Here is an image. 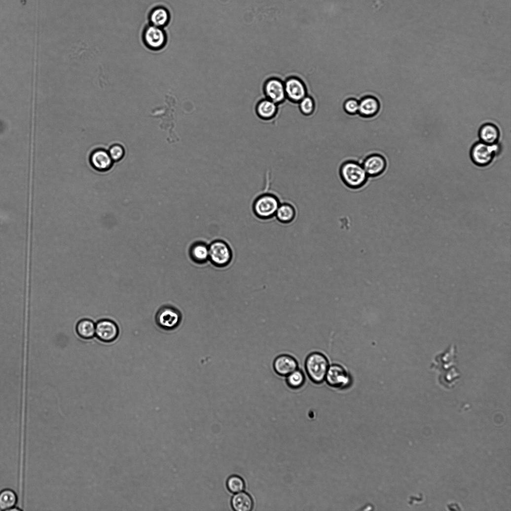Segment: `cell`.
I'll use <instances>...</instances> for the list:
<instances>
[{"mask_svg": "<svg viewBox=\"0 0 511 511\" xmlns=\"http://www.w3.org/2000/svg\"><path fill=\"white\" fill-rule=\"evenodd\" d=\"M76 330L80 337L83 339H91L96 334V325L91 320L82 319L77 324Z\"/></svg>", "mask_w": 511, "mask_h": 511, "instance_id": "obj_21", "label": "cell"}, {"mask_svg": "<svg viewBox=\"0 0 511 511\" xmlns=\"http://www.w3.org/2000/svg\"><path fill=\"white\" fill-rule=\"evenodd\" d=\"M228 490L232 493L236 494L244 491L245 483L242 477L236 475L230 476L226 482Z\"/></svg>", "mask_w": 511, "mask_h": 511, "instance_id": "obj_25", "label": "cell"}, {"mask_svg": "<svg viewBox=\"0 0 511 511\" xmlns=\"http://www.w3.org/2000/svg\"><path fill=\"white\" fill-rule=\"evenodd\" d=\"M380 109V104L377 98L367 95L359 101L358 114L364 118H371L378 114Z\"/></svg>", "mask_w": 511, "mask_h": 511, "instance_id": "obj_14", "label": "cell"}, {"mask_svg": "<svg viewBox=\"0 0 511 511\" xmlns=\"http://www.w3.org/2000/svg\"><path fill=\"white\" fill-rule=\"evenodd\" d=\"M18 502L16 492L10 489H5L0 492V510L11 511Z\"/></svg>", "mask_w": 511, "mask_h": 511, "instance_id": "obj_20", "label": "cell"}, {"mask_svg": "<svg viewBox=\"0 0 511 511\" xmlns=\"http://www.w3.org/2000/svg\"><path fill=\"white\" fill-rule=\"evenodd\" d=\"M90 160L92 166L99 172L107 171L112 165L113 160L109 153L102 149L94 151L90 156Z\"/></svg>", "mask_w": 511, "mask_h": 511, "instance_id": "obj_16", "label": "cell"}, {"mask_svg": "<svg viewBox=\"0 0 511 511\" xmlns=\"http://www.w3.org/2000/svg\"><path fill=\"white\" fill-rule=\"evenodd\" d=\"M339 175L345 184L352 189L363 187L369 178L362 164L353 160L347 161L340 166Z\"/></svg>", "mask_w": 511, "mask_h": 511, "instance_id": "obj_1", "label": "cell"}, {"mask_svg": "<svg viewBox=\"0 0 511 511\" xmlns=\"http://www.w3.org/2000/svg\"><path fill=\"white\" fill-rule=\"evenodd\" d=\"M275 216L279 222L288 224L295 219L296 211L293 206L290 203L280 204Z\"/></svg>", "mask_w": 511, "mask_h": 511, "instance_id": "obj_19", "label": "cell"}, {"mask_svg": "<svg viewBox=\"0 0 511 511\" xmlns=\"http://www.w3.org/2000/svg\"><path fill=\"white\" fill-rule=\"evenodd\" d=\"M325 380L329 387L340 390L350 388L353 382L351 375L343 366L338 364L329 365Z\"/></svg>", "mask_w": 511, "mask_h": 511, "instance_id": "obj_5", "label": "cell"}, {"mask_svg": "<svg viewBox=\"0 0 511 511\" xmlns=\"http://www.w3.org/2000/svg\"><path fill=\"white\" fill-rule=\"evenodd\" d=\"M231 504L235 511H250L254 507L252 498L243 491L235 494L231 499Z\"/></svg>", "mask_w": 511, "mask_h": 511, "instance_id": "obj_18", "label": "cell"}, {"mask_svg": "<svg viewBox=\"0 0 511 511\" xmlns=\"http://www.w3.org/2000/svg\"><path fill=\"white\" fill-rule=\"evenodd\" d=\"M264 93L266 99L278 105L283 104L287 99L284 83L277 78H270L266 82Z\"/></svg>", "mask_w": 511, "mask_h": 511, "instance_id": "obj_10", "label": "cell"}, {"mask_svg": "<svg viewBox=\"0 0 511 511\" xmlns=\"http://www.w3.org/2000/svg\"><path fill=\"white\" fill-rule=\"evenodd\" d=\"M329 366L327 357L320 352H313L307 357L305 368L308 376L316 384H321L325 380Z\"/></svg>", "mask_w": 511, "mask_h": 511, "instance_id": "obj_2", "label": "cell"}, {"mask_svg": "<svg viewBox=\"0 0 511 511\" xmlns=\"http://www.w3.org/2000/svg\"><path fill=\"white\" fill-rule=\"evenodd\" d=\"M232 257L230 247L224 241H215L209 246V260L216 267L227 266L231 263Z\"/></svg>", "mask_w": 511, "mask_h": 511, "instance_id": "obj_4", "label": "cell"}, {"mask_svg": "<svg viewBox=\"0 0 511 511\" xmlns=\"http://www.w3.org/2000/svg\"><path fill=\"white\" fill-rule=\"evenodd\" d=\"M499 151V147L497 144L489 145L479 142L473 146L471 156L473 161L476 165L486 166L492 162Z\"/></svg>", "mask_w": 511, "mask_h": 511, "instance_id": "obj_7", "label": "cell"}, {"mask_svg": "<svg viewBox=\"0 0 511 511\" xmlns=\"http://www.w3.org/2000/svg\"><path fill=\"white\" fill-rule=\"evenodd\" d=\"M96 334L101 341L111 343L117 338L119 328L116 324L112 321L102 320L96 325Z\"/></svg>", "mask_w": 511, "mask_h": 511, "instance_id": "obj_11", "label": "cell"}, {"mask_svg": "<svg viewBox=\"0 0 511 511\" xmlns=\"http://www.w3.org/2000/svg\"><path fill=\"white\" fill-rule=\"evenodd\" d=\"M182 321L181 313L175 308L165 306L160 308L155 316L157 326L165 330H173L177 328Z\"/></svg>", "mask_w": 511, "mask_h": 511, "instance_id": "obj_6", "label": "cell"}, {"mask_svg": "<svg viewBox=\"0 0 511 511\" xmlns=\"http://www.w3.org/2000/svg\"><path fill=\"white\" fill-rule=\"evenodd\" d=\"M280 204L276 195L265 193L255 199L253 209L256 216L260 219H268L275 216Z\"/></svg>", "mask_w": 511, "mask_h": 511, "instance_id": "obj_3", "label": "cell"}, {"mask_svg": "<svg viewBox=\"0 0 511 511\" xmlns=\"http://www.w3.org/2000/svg\"><path fill=\"white\" fill-rule=\"evenodd\" d=\"M109 154L112 160L119 161L124 155V149L121 146L116 145L111 147Z\"/></svg>", "mask_w": 511, "mask_h": 511, "instance_id": "obj_28", "label": "cell"}, {"mask_svg": "<svg viewBox=\"0 0 511 511\" xmlns=\"http://www.w3.org/2000/svg\"><path fill=\"white\" fill-rule=\"evenodd\" d=\"M284 84L286 99L292 103L298 104L307 96L306 85L299 78H289Z\"/></svg>", "mask_w": 511, "mask_h": 511, "instance_id": "obj_8", "label": "cell"}, {"mask_svg": "<svg viewBox=\"0 0 511 511\" xmlns=\"http://www.w3.org/2000/svg\"><path fill=\"white\" fill-rule=\"evenodd\" d=\"M273 367L275 373L281 376L286 377L290 373L299 368L297 361L292 356L282 354L274 360Z\"/></svg>", "mask_w": 511, "mask_h": 511, "instance_id": "obj_13", "label": "cell"}, {"mask_svg": "<svg viewBox=\"0 0 511 511\" xmlns=\"http://www.w3.org/2000/svg\"><path fill=\"white\" fill-rule=\"evenodd\" d=\"M286 377L287 386L292 390H297L302 388L306 382V376L304 373L299 368Z\"/></svg>", "mask_w": 511, "mask_h": 511, "instance_id": "obj_23", "label": "cell"}, {"mask_svg": "<svg viewBox=\"0 0 511 511\" xmlns=\"http://www.w3.org/2000/svg\"><path fill=\"white\" fill-rule=\"evenodd\" d=\"M166 8L155 7L151 12L150 20L153 26L161 28L166 26L169 21V14Z\"/></svg>", "mask_w": 511, "mask_h": 511, "instance_id": "obj_22", "label": "cell"}, {"mask_svg": "<svg viewBox=\"0 0 511 511\" xmlns=\"http://www.w3.org/2000/svg\"><path fill=\"white\" fill-rule=\"evenodd\" d=\"M359 108V101L354 98L347 99L343 104L344 111L351 115L358 114Z\"/></svg>", "mask_w": 511, "mask_h": 511, "instance_id": "obj_27", "label": "cell"}, {"mask_svg": "<svg viewBox=\"0 0 511 511\" xmlns=\"http://www.w3.org/2000/svg\"><path fill=\"white\" fill-rule=\"evenodd\" d=\"M191 255L195 262L205 263L209 260V246L203 243L196 244L192 247Z\"/></svg>", "mask_w": 511, "mask_h": 511, "instance_id": "obj_24", "label": "cell"}, {"mask_svg": "<svg viewBox=\"0 0 511 511\" xmlns=\"http://www.w3.org/2000/svg\"><path fill=\"white\" fill-rule=\"evenodd\" d=\"M481 142L489 145L497 144L500 138L498 128L493 124L486 123L482 125L479 132Z\"/></svg>", "mask_w": 511, "mask_h": 511, "instance_id": "obj_17", "label": "cell"}, {"mask_svg": "<svg viewBox=\"0 0 511 511\" xmlns=\"http://www.w3.org/2000/svg\"><path fill=\"white\" fill-rule=\"evenodd\" d=\"M255 112L260 119L264 121H270L277 116L278 113V105L265 98L257 103L255 108Z\"/></svg>", "mask_w": 511, "mask_h": 511, "instance_id": "obj_15", "label": "cell"}, {"mask_svg": "<svg viewBox=\"0 0 511 511\" xmlns=\"http://www.w3.org/2000/svg\"><path fill=\"white\" fill-rule=\"evenodd\" d=\"M362 164L368 178L380 176L385 172L387 167L386 158L378 153L368 155L364 159Z\"/></svg>", "mask_w": 511, "mask_h": 511, "instance_id": "obj_9", "label": "cell"}, {"mask_svg": "<svg viewBox=\"0 0 511 511\" xmlns=\"http://www.w3.org/2000/svg\"><path fill=\"white\" fill-rule=\"evenodd\" d=\"M299 109L301 113L305 116H310L315 112L316 103L314 99L310 96H307L299 103Z\"/></svg>", "mask_w": 511, "mask_h": 511, "instance_id": "obj_26", "label": "cell"}, {"mask_svg": "<svg viewBox=\"0 0 511 511\" xmlns=\"http://www.w3.org/2000/svg\"><path fill=\"white\" fill-rule=\"evenodd\" d=\"M144 39L147 47L151 50H157L165 45L166 36L161 28L152 25L145 30Z\"/></svg>", "mask_w": 511, "mask_h": 511, "instance_id": "obj_12", "label": "cell"}]
</instances>
